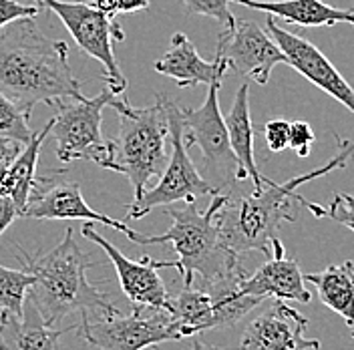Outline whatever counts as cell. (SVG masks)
Listing matches in <instances>:
<instances>
[{
	"instance_id": "obj_19",
	"label": "cell",
	"mask_w": 354,
	"mask_h": 350,
	"mask_svg": "<svg viewBox=\"0 0 354 350\" xmlns=\"http://www.w3.org/2000/svg\"><path fill=\"white\" fill-rule=\"evenodd\" d=\"M242 6L262 10L274 19H282L298 26H334L338 22H348L354 26V10L330 6L324 0H230Z\"/></svg>"
},
{
	"instance_id": "obj_33",
	"label": "cell",
	"mask_w": 354,
	"mask_h": 350,
	"mask_svg": "<svg viewBox=\"0 0 354 350\" xmlns=\"http://www.w3.org/2000/svg\"><path fill=\"white\" fill-rule=\"evenodd\" d=\"M19 151H21V143L10 141V139H6V137L0 135V157H10V159H15Z\"/></svg>"
},
{
	"instance_id": "obj_10",
	"label": "cell",
	"mask_w": 354,
	"mask_h": 350,
	"mask_svg": "<svg viewBox=\"0 0 354 350\" xmlns=\"http://www.w3.org/2000/svg\"><path fill=\"white\" fill-rule=\"evenodd\" d=\"M77 329L87 344L101 350H143L165 340H181L171 314L149 306H133L129 316H83Z\"/></svg>"
},
{
	"instance_id": "obj_15",
	"label": "cell",
	"mask_w": 354,
	"mask_h": 350,
	"mask_svg": "<svg viewBox=\"0 0 354 350\" xmlns=\"http://www.w3.org/2000/svg\"><path fill=\"white\" fill-rule=\"evenodd\" d=\"M308 318L276 300L260 316H256L243 330L240 350H318L320 340L306 338L304 330Z\"/></svg>"
},
{
	"instance_id": "obj_7",
	"label": "cell",
	"mask_w": 354,
	"mask_h": 350,
	"mask_svg": "<svg viewBox=\"0 0 354 350\" xmlns=\"http://www.w3.org/2000/svg\"><path fill=\"white\" fill-rule=\"evenodd\" d=\"M117 95L105 87L95 97L83 99H59L55 117H50V137L59 161L71 163L87 159L103 167L109 155V139L103 137V109L111 107Z\"/></svg>"
},
{
	"instance_id": "obj_30",
	"label": "cell",
	"mask_w": 354,
	"mask_h": 350,
	"mask_svg": "<svg viewBox=\"0 0 354 350\" xmlns=\"http://www.w3.org/2000/svg\"><path fill=\"white\" fill-rule=\"evenodd\" d=\"M264 137L270 151L282 154L288 147L290 139V123L286 119H270L264 125Z\"/></svg>"
},
{
	"instance_id": "obj_5",
	"label": "cell",
	"mask_w": 354,
	"mask_h": 350,
	"mask_svg": "<svg viewBox=\"0 0 354 350\" xmlns=\"http://www.w3.org/2000/svg\"><path fill=\"white\" fill-rule=\"evenodd\" d=\"M111 109L119 113V131L109 139V155L101 169L125 175L133 187V199L143 196L149 179L165 169L169 151V123L163 95H155L153 105L133 107L127 99H115Z\"/></svg>"
},
{
	"instance_id": "obj_27",
	"label": "cell",
	"mask_w": 354,
	"mask_h": 350,
	"mask_svg": "<svg viewBox=\"0 0 354 350\" xmlns=\"http://www.w3.org/2000/svg\"><path fill=\"white\" fill-rule=\"evenodd\" d=\"M187 12L209 17L221 22L223 30H232L236 26V17L230 10V0H183Z\"/></svg>"
},
{
	"instance_id": "obj_22",
	"label": "cell",
	"mask_w": 354,
	"mask_h": 350,
	"mask_svg": "<svg viewBox=\"0 0 354 350\" xmlns=\"http://www.w3.org/2000/svg\"><path fill=\"white\" fill-rule=\"evenodd\" d=\"M50 125H53V121L48 119L44 123L43 129L35 133L28 143H24V147L10 161L6 177H4V181L0 185V194L8 196L17 203L21 216L24 208H26V203H28V199H30L32 190H35V183H37V163H39V155H41L44 139L50 133Z\"/></svg>"
},
{
	"instance_id": "obj_14",
	"label": "cell",
	"mask_w": 354,
	"mask_h": 350,
	"mask_svg": "<svg viewBox=\"0 0 354 350\" xmlns=\"http://www.w3.org/2000/svg\"><path fill=\"white\" fill-rule=\"evenodd\" d=\"M43 185L37 187L30 194V199L24 208L21 218L30 219H81V221H95V223H103L107 228H113L121 234H125L131 241H139L141 234L131 230L127 223L113 219L105 214L95 212L85 197L81 194V187L77 181H57L55 175L53 177H44L39 179Z\"/></svg>"
},
{
	"instance_id": "obj_31",
	"label": "cell",
	"mask_w": 354,
	"mask_h": 350,
	"mask_svg": "<svg viewBox=\"0 0 354 350\" xmlns=\"http://www.w3.org/2000/svg\"><path fill=\"white\" fill-rule=\"evenodd\" d=\"M83 2H87V4L103 10V12H107L109 17L149 8V0H83Z\"/></svg>"
},
{
	"instance_id": "obj_13",
	"label": "cell",
	"mask_w": 354,
	"mask_h": 350,
	"mask_svg": "<svg viewBox=\"0 0 354 350\" xmlns=\"http://www.w3.org/2000/svg\"><path fill=\"white\" fill-rule=\"evenodd\" d=\"M218 53L225 57L232 71L258 85H268L274 66L286 65L280 46L254 21H236L232 30H221Z\"/></svg>"
},
{
	"instance_id": "obj_26",
	"label": "cell",
	"mask_w": 354,
	"mask_h": 350,
	"mask_svg": "<svg viewBox=\"0 0 354 350\" xmlns=\"http://www.w3.org/2000/svg\"><path fill=\"white\" fill-rule=\"evenodd\" d=\"M300 205H304L316 218H328L338 221L340 225L354 232V196L351 194H336L328 205H320L302 197Z\"/></svg>"
},
{
	"instance_id": "obj_12",
	"label": "cell",
	"mask_w": 354,
	"mask_h": 350,
	"mask_svg": "<svg viewBox=\"0 0 354 350\" xmlns=\"http://www.w3.org/2000/svg\"><path fill=\"white\" fill-rule=\"evenodd\" d=\"M266 30L274 39V43L280 46V50L286 57V65H290L294 71H298L302 77H306L312 85L330 95L340 105L354 115V89L351 83L336 71V66L328 61V57L308 39L298 37L294 33L286 30L280 26L278 21L268 15L266 21Z\"/></svg>"
},
{
	"instance_id": "obj_8",
	"label": "cell",
	"mask_w": 354,
	"mask_h": 350,
	"mask_svg": "<svg viewBox=\"0 0 354 350\" xmlns=\"http://www.w3.org/2000/svg\"><path fill=\"white\" fill-rule=\"evenodd\" d=\"M221 81L223 79H216L207 85V97L201 107H179L185 129V145L187 149L198 145L207 172L205 179L218 190V194L232 192L236 183L248 179L232 151L225 119L220 111Z\"/></svg>"
},
{
	"instance_id": "obj_6",
	"label": "cell",
	"mask_w": 354,
	"mask_h": 350,
	"mask_svg": "<svg viewBox=\"0 0 354 350\" xmlns=\"http://www.w3.org/2000/svg\"><path fill=\"white\" fill-rule=\"evenodd\" d=\"M163 103L167 111V123H169V157L165 163L163 174L159 175V181L153 187H145L143 196L133 199L127 218L141 219L157 208H165L176 201H194L201 196H216L218 190L199 174L194 165L192 157L187 154L185 145V129L181 111L174 99L163 95Z\"/></svg>"
},
{
	"instance_id": "obj_25",
	"label": "cell",
	"mask_w": 354,
	"mask_h": 350,
	"mask_svg": "<svg viewBox=\"0 0 354 350\" xmlns=\"http://www.w3.org/2000/svg\"><path fill=\"white\" fill-rule=\"evenodd\" d=\"M28 121H30V113H26L17 101L0 93V135L24 145L35 135Z\"/></svg>"
},
{
	"instance_id": "obj_23",
	"label": "cell",
	"mask_w": 354,
	"mask_h": 350,
	"mask_svg": "<svg viewBox=\"0 0 354 350\" xmlns=\"http://www.w3.org/2000/svg\"><path fill=\"white\" fill-rule=\"evenodd\" d=\"M171 320L177 332L183 338H189L203 330H216V308L212 294L205 288L183 286L177 296H169V310Z\"/></svg>"
},
{
	"instance_id": "obj_32",
	"label": "cell",
	"mask_w": 354,
	"mask_h": 350,
	"mask_svg": "<svg viewBox=\"0 0 354 350\" xmlns=\"http://www.w3.org/2000/svg\"><path fill=\"white\" fill-rule=\"evenodd\" d=\"M17 218H21V212H19L17 203L8 196L0 194V236L10 228V223Z\"/></svg>"
},
{
	"instance_id": "obj_35",
	"label": "cell",
	"mask_w": 354,
	"mask_h": 350,
	"mask_svg": "<svg viewBox=\"0 0 354 350\" xmlns=\"http://www.w3.org/2000/svg\"><path fill=\"white\" fill-rule=\"evenodd\" d=\"M194 350H225V349L214 347V344H207V342H203V340H196V342H194Z\"/></svg>"
},
{
	"instance_id": "obj_2",
	"label": "cell",
	"mask_w": 354,
	"mask_h": 350,
	"mask_svg": "<svg viewBox=\"0 0 354 350\" xmlns=\"http://www.w3.org/2000/svg\"><path fill=\"white\" fill-rule=\"evenodd\" d=\"M334 139H336V154L324 165L312 169L308 174L296 175L284 183L264 179V187L260 192H250L242 196H236L234 192H225V199L216 214L221 243L238 256L243 252L256 250L270 258L272 256L270 241L272 238H276L280 225L284 221L298 219L296 205H300L302 196H298L296 190L302 183L324 177L336 169H342L351 161H354V141L342 139L340 135H334Z\"/></svg>"
},
{
	"instance_id": "obj_34",
	"label": "cell",
	"mask_w": 354,
	"mask_h": 350,
	"mask_svg": "<svg viewBox=\"0 0 354 350\" xmlns=\"http://www.w3.org/2000/svg\"><path fill=\"white\" fill-rule=\"evenodd\" d=\"M10 157H0V185H2V181H4V177H6V172H8V165H10Z\"/></svg>"
},
{
	"instance_id": "obj_29",
	"label": "cell",
	"mask_w": 354,
	"mask_h": 350,
	"mask_svg": "<svg viewBox=\"0 0 354 350\" xmlns=\"http://www.w3.org/2000/svg\"><path fill=\"white\" fill-rule=\"evenodd\" d=\"M41 4H21L17 0H0V28L21 19H35Z\"/></svg>"
},
{
	"instance_id": "obj_4",
	"label": "cell",
	"mask_w": 354,
	"mask_h": 350,
	"mask_svg": "<svg viewBox=\"0 0 354 350\" xmlns=\"http://www.w3.org/2000/svg\"><path fill=\"white\" fill-rule=\"evenodd\" d=\"M225 199V194L212 196V203L205 212H199L194 201H185L183 208H167V216H171V228L161 236L141 234L139 246L165 243L169 241L177 254L174 268L179 272L183 286H194L196 276L201 278V284H214L223 278H232L243 274L245 270L240 264V256L230 252L220 240V230L216 223V214Z\"/></svg>"
},
{
	"instance_id": "obj_11",
	"label": "cell",
	"mask_w": 354,
	"mask_h": 350,
	"mask_svg": "<svg viewBox=\"0 0 354 350\" xmlns=\"http://www.w3.org/2000/svg\"><path fill=\"white\" fill-rule=\"evenodd\" d=\"M81 234H83V238L101 246L103 252L109 256L111 264L115 266L117 278H119V286L133 306L169 310V294H167V288L159 276V270L161 268H174V260L171 262L153 260L151 256H143L141 260H129L107 238H103L95 230V221H83Z\"/></svg>"
},
{
	"instance_id": "obj_17",
	"label": "cell",
	"mask_w": 354,
	"mask_h": 350,
	"mask_svg": "<svg viewBox=\"0 0 354 350\" xmlns=\"http://www.w3.org/2000/svg\"><path fill=\"white\" fill-rule=\"evenodd\" d=\"M153 66L159 75L174 79L177 87L181 89L212 85L216 79H223L225 73L230 71L227 61L221 53H216L214 61L201 59L198 48L183 33H176L171 37L169 48Z\"/></svg>"
},
{
	"instance_id": "obj_9",
	"label": "cell",
	"mask_w": 354,
	"mask_h": 350,
	"mask_svg": "<svg viewBox=\"0 0 354 350\" xmlns=\"http://www.w3.org/2000/svg\"><path fill=\"white\" fill-rule=\"evenodd\" d=\"M41 6H46L50 12H55L65 28L71 33L73 41L77 46L99 61L101 66L105 68L103 73V83L109 87L115 95L125 93L127 89V79L117 63L113 44L123 43L125 33L119 22L113 21L107 12L91 6L87 2H66V0H39Z\"/></svg>"
},
{
	"instance_id": "obj_3",
	"label": "cell",
	"mask_w": 354,
	"mask_h": 350,
	"mask_svg": "<svg viewBox=\"0 0 354 350\" xmlns=\"http://www.w3.org/2000/svg\"><path fill=\"white\" fill-rule=\"evenodd\" d=\"M24 270L35 276V284L28 290V298L39 308L43 320L55 326L65 316L81 312L87 318L115 316L119 310L109 302V294L87 280V270L95 262L77 246L73 230L50 252L30 256L19 250Z\"/></svg>"
},
{
	"instance_id": "obj_16",
	"label": "cell",
	"mask_w": 354,
	"mask_h": 350,
	"mask_svg": "<svg viewBox=\"0 0 354 350\" xmlns=\"http://www.w3.org/2000/svg\"><path fill=\"white\" fill-rule=\"evenodd\" d=\"M272 256L262 264L254 274H248L240 282V292L256 298H276V300H294L300 304H308L312 294L304 286V276L300 272V264L294 258H286L284 246L280 238H272Z\"/></svg>"
},
{
	"instance_id": "obj_1",
	"label": "cell",
	"mask_w": 354,
	"mask_h": 350,
	"mask_svg": "<svg viewBox=\"0 0 354 350\" xmlns=\"http://www.w3.org/2000/svg\"><path fill=\"white\" fill-rule=\"evenodd\" d=\"M0 93L26 113L39 103L83 99L81 81L68 65V46L53 41L35 19H21L0 28Z\"/></svg>"
},
{
	"instance_id": "obj_20",
	"label": "cell",
	"mask_w": 354,
	"mask_h": 350,
	"mask_svg": "<svg viewBox=\"0 0 354 350\" xmlns=\"http://www.w3.org/2000/svg\"><path fill=\"white\" fill-rule=\"evenodd\" d=\"M223 119H225L232 151L236 155L245 177L252 181V192H260L264 187L266 177L260 174L256 155H254V125L250 117V85L248 83H242L236 91L232 109L227 111Z\"/></svg>"
},
{
	"instance_id": "obj_18",
	"label": "cell",
	"mask_w": 354,
	"mask_h": 350,
	"mask_svg": "<svg viewBox=\"0 0 354 350\" xmlns=\"http://www.w3.org/2000/svg\"><path fill=\"white\" fill-rule=\"evenodd\" d=\"M66 329L48 326L39 308L26 296L22 316L0 312V349L2 350H61V336Z\"/></svg>"
},
{
	"instance_id": "obj_36",
	"label": "cell",
	"mask_w": 354,
	"mask_h": 350,
	"mask_svg": "<svg viewBox=\"0 0 354 350\" xmlns=\"http://www.w3.org/2000/svg\"><path fill=\"white\" fill-rule=\"evenodd\" d=\"M0 350H2V349H0Z\"/></svg>"
},
{
	"instance_id": "obj_21",
	"label": "cell",
	"mask_w": 354,
	"mask_h": 350,
	"mask_svg": "<svg viewBox=\"0 0 354 350\" xmlns=\"http://www.w3.org/2000/svg\"><path fill=\"white\" fill-rule=\"evenodd\" d=\"M316 288V294L324 306L336 312L354 338V262L330 264L322 272H310L304 276Z\"/></svg>"
},
{
	"instance_id": "obj_24",
	"label": "cell",
	"mask_w": 354,
	"mask_h": 350,
	"mask_svg": "<svg viewBox=\"0 0 354 350\" xmlns=\"http://www.w3.org/2000/svg\"><path fill=\"white\" fill-rule=\"evenodd\" d=\"M32 284H35V276L24 268L12 270L0 266V312L21 318L24 300Z\"/></svg>"
},
{
	"instance_id": "obj_28",
	"label": "cell",
	"mask_w": 354,
	"mask_h": 350,
	"mask_svg": "<svg viewBox=\"0 0 354 350\" xmlns=\"http://www.w3.org/2000/svg\"><path fill=\"white\" fill-rule=\"evenodd\" d=\"M316 141V135L312 131L306 121H294L290 123V139H288V147L294 149L298 157H308L310 147Z\"/></svg>"
}]
</instances>
